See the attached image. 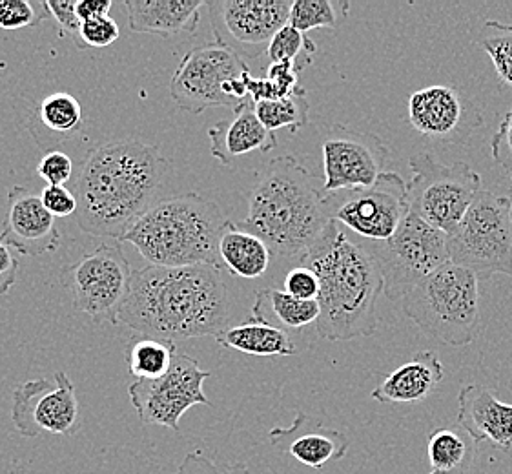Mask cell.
<instances>
[{"label":"cell","mask_w":512,"mask_h":474,"mask_svg":"<svg viewBox=\"0 0 512 474\" xmlns=\"http://www.w3.org/2000/svg\"><path fill=\"white\" fill-rule=\"evenodd\" d=\"M228 290L210 265L135 270L117 323L159 340L217 336L228 321Z\"/></svg>","instance_id":"1"},{"label":"cell","mask_w":512,"mask_h":474,"mask_svg":"<svg viewBox=\"0 0 512 474\" xmlns=\"http://www.w3.org/2000/svg\"><path fill=\"white\" fill-rule=\"evenodd\" d=\"M170 161L141 141H115L92 148L75 183L82 232L121 241L154 207Z\"/></svg>","instance_id":"2"},{"label":"cell","mask_w":512,"mask_h":474,"mask_svg":"<svg viewBox=\"0 0 512 474\" xmlns=\"http://www.w3.org/2000/svg\"><path fill=\"white\" fill-rule=\"evenodd\" d=\"M301 263L319 278V338L350 341L376 332L383 276L359 239H350L332 221L301 256Z\"/></svg>","instance_id":"3"},{"label":"cell","mask_w":512,"mask_h":474,"mask_svg":"<svg viewBox=\"0 0 512 474\" xmlns=\"http://www.w3.org/2000/svg\"><path fill=\"white\" fill-rule=\"evenodd\" d=\"M327 197L323 179L294 155H281L257 174L239 227L261 237L274 256H303L334 221Z\"/></svg>","instance_id":"4"},{"label":"cell","mask_w":512,"mask_h":474,"mask_svg":"<svg viewBox=\"0 0 512 474\" xmlns=\"http://www.w3.org/2000/svg\"><path fill=\"white\" fill-rule=\"evenodd\" d=\"M230 219L216 203L197 194L155 203L121 239L155 267L210 265L223 270L219 241Z\"/></svg>","instance_id":"5"},{"label":"cell","mask_w":512,"mask_h":474,"mask_svg":"<svg viewBox=\"0 0 512 474\" xmlns=\"http://www.w3.org/2000/svg\"><path fill=\"white\" fill-rule=\"evenodd\" d=\"M401 312L423 334L449 347H465L483 330L478 276L447 263L398 301Z\"/></svg>","instance_id":"6"},{"label":"cell","mask_w":512,"mask_h":474,"mask_svg":"<svg viewBox=\"0 0 512 474\" xmlns=\"http://www.w3.org/2000/svg\"><path fill=\"white\" fill-rule=\"evenodd\" d=\"M246 62L225 46L210 42L192 48L179 62L170 81L174 103L188 114H203L208 108H232L245 103Z\"/></svg>","instance_id":"7"},{"label":"cell","mask_w":512,"mask_h":474,"mask_svg":"<svg viewBox=\"0 0 512 474\" xmlns=\"http://www.w3.org/2000/svg\"><path fill=\"white\" fill-rule=\"evenodd\" d=\"M451 263L476 276L512 278V225L509 199L480 190L460 225L447 234Z\"/></svg>","instance_id":"8"},{"label":"cell","mask_w":512,"mask_h":474,"mask_svg":"<svg viewBox=\"0 0 512 474\" xmlns=\"http://www.w3.org/2000/svg\"><path fill=\"white\" fill-rule=\"evenodd\" d=\"M359 241L378 261L383 294L396 303L438 268L451 263L447 234L412 210L387 241Z\"/></svg>","instance_id":"9"},{"label":"cell","mask_w":512,"mask_h":474,"mask_svg":"<svg viewBox=\"0 0 512 474\" xmlns=\"http://www.w3.org/2000/svg\"><path fill=\"white\" fill-rule=\"evenodd\" d=\"M409 166L410 210L432 227L451 234L482 190V176L467 163L443 165L432 154L410 157Z\"/></svg>","instance_id":"10"},{"label":"cell","mask_w":512,"mask_h":474,"mask_svg":"<svg viewBox=\"0 0 512 474\" xmlns=\"http://www.w3.org/2000/svg\"><path fill=\"white\" fill-rule=\"evenodd\" d=\"M330 217L365 241H387L410 212L409 188L396 172H385L367 188L328 194Z\"/></svg>","instance_id":"11"},{"label":"cell","mask_w":512,"mask_h":474,"mask_svg":"<svg viewBox=\"0 0 512 474\" xmlns=\"http://www.w3.org/2000/svg\"><path fill=\"white\" fill-rule=\"evenodd\" d=\"M132 268L119 243L101 245L64 268L62 285L72 294L73 309L95 320L117 323V312L128 296Z\"/></svg>","instance_id":"12"},{"label":"cell","mask_w":512,"mask_h":474,"mask_svg":"<svg viewBox=\"0 0 512 474\" xmlns=\"http://www.w3.org/2000/svg\"><path fill=\"white\" fill-rule=\"evenodd\" d=\"M210 376L195 358L177 354L170 371L157 380H135L128 387V396L143 425L179 431V422L190 407L210 405L203 391Z\"/></svg>","instance_id":"13"},{"label":"cell","mask_w":512,"mask_h":474,"mask_svg":"<svg viewBox=\"0 0 512 474\" xmlns=\"http://www.w3.org/2000/svg\"><path fill=\"white\" fill-rule=\"evenodd\" d=\"M292 0H212L206 2L217 44L243 61L267 53L277 31L290 19Z\"/></svg>","instance_id":"14"},{"label":"cell","mask_w":512,"mask_h":474,"mask_svg":"<svg viewBox=\"0 0 512 474\" xmlns=\"http://www.w3.org/2000/svg\"><path fill=\"white\" fill-rule=\"evenodd\" d=\"M11 422L24 438H39L44 433H77L81 427V405L70 376L59 371L52 378L17 385L13 389Z\"/></svg>","instance_id":"15"},{"label":"cell","mask_w":512,"mask_h":474,"mask_svg":"<svg viewBox=\"0 0 512 474\" xmlns=\"http://www.w3.org/2000/svg\"><path fill=\"white\" fill-rule=\"evenodd\" d=\"M325 192L367 188L385 174L389 146L376 134L359 132L345 124H336L323 141Z\"/></svg>","instance_id":"16"},{"label":"cell","mask_w":512,"mask_h":474,"mask_svg":"<svg viewBox=\"0 0 512 474\" xmlns=\"http://www.w3.org/2000/svg\"><path fill=\"white\" fill-rule=\"evenodd\" d=\"M409 123L432 141L461 145L482 126V114L460 90L436 84L410 95Z\"/></svg>","instance_id":"17"},{"label":"cell","mask_w":512,"mask_h":474,"mask_svg":"<svg viewBox=\"0 0 512 474\" xmlns=\"http://www.w3.org/2000/svg\"><path fill=\"white\" fill-rule=\"evenodd\" d=\"M0 241L22 256H44L59 248L61 234L55 217L42 205L41 196L22 186H13L8 192V212Z\"/></svg>","instance_id":"18"},{"label":"cell","mask_w":512,"mask_h":474,"mask_svg":"<svg viewBox=\"0 0 512 474\" xmlns=\"http://www.w3.org/2000/svg\"><path fill=\"white\" fill-rule=\"evenodd\" d=\"M458 425L476 445L512 449V403L496 398L482 385H467L458 394Z\"/></svg>","instance_id":"19"},{"label":"cell","mask_w":512,"mask_h":474,"mask_svg":"<svg viewBox=\"0 0 512 474\" xmlns=\"http://www.w3.org/2000/svg\"><path fill=\"white\" fill-rule=\"evenodd\" d=\"M268 438L274 447L283 449L299 464L312 469H323L330 462L343 460L350 445L345 434L310 422L305 413H297L288 429H272Z\"/></svg>","instance_id":"20"},{"label":"cell","mask_w":512,"mask_h":474,"mask_svg":"<svg viewBox=\"0 0 512 474\" xmlns=\"http://www.w3.org/2000/svg\"><path fill=\"white\" fill-rule=\"evenodd\" d=\"M210 154L221 165L230 166L237 157L263 152L267 154L277 146V137L265 124L259 121L256 104L250 99L239 104L234 115L208 128Z\"/></svg>","instance_id":"21"},{"label":"cell","mask_w":512,"mask_h":474,"mask_svg":"<svg viewBox=\"0 0 512 474\" xmlns=\"http://www.w3.org/2000/svg\"><path fill=\"white\" fill-rule=\"evenodd\" d=\"M128 26L134 33L159 37L192 35L201 21L205 0H126Z\"/></svg>","instance_id":"22"},{"label":"cell","mask_w":512,"mask_h":474,"mask_svg":"<svg viewBox=\"0 0 512 474\" xmlns=\"http://www.w3.org/2000/svg\"><path fill=\"white\" fill-rule=\"evenodd\" d=\"M443 376L438 354L423 351L389 374L370 396L379 403H420L443 382Z\"/></svg>","instance_id":"23"},{"label":"cell","mask_w":512,"mask_h":474,"mask_svg":"<svg viewBox=\"0 0 512 474\" xmlns=\"http://www.w3.org/2000/svg\"><path fill=\"white\" fill-rule=\"evenodd\" d=\"M219 258L230 274L256 279L270 267L272 252L261 237L230 221L219 241Z\"/></svg>","instance_id":"24"},{"label":"cell","mask_w":512,"mask_h":474,"mask_svg":"<svg viewBox=\"0 0 512 474\" xmlns=\"http://www.w3.org/2000/svg\"><path fill=\"white\" fill-rule=\"evenodd\" d=\"M216 341L230 351L245 352L254 356H294L296 345L288 338L287 330L277 329L263 321L250 320L243 325L226 327Z\"/></svg>","instance_id":"25"},{"label":"cell","mask_w":512,"mask_h":474,"mask_svg":"<svg viewBox=\"0 0 512 474\" xmlns=\"http://www.w3.org/2000/svg\"><path fill=\"white\" fill-rule=\"evenodd\" d=\"M318 301H305L285 290H257L252 307V320L263 321L277 329L299 330L319 320Z\"/></svg>","instance_id":"26"},{"label":"cell","mask_w":512,"mask_h":474,"mask_svg":"<svg viewBox=\"0 0 512 474\" xmlns=\"http://www.w3.org/2000/svg\"><path fill=\"white\" fill-rule=\"evenodd\" d=\"M427 454L432 467L429 474H467L476 456V444L463 431L440 427L429 434Z\"/></svg>","instance_id":"27"},{"label":"cell","mask_w":512,"mask_h":474,"mask_svg":"<svg viewBox=\"0 0 512 474\" xmlns=\"http://www.w3.org/2000/svg\"><path fill=\"white\" fill-rule=\"evenodd\" d=\"M31 117L39 121L42 130L52 135L53 141H64L79 134L84 126V115L79 101L66 92H55L44 97Z\"/></svg>","instance_id":"28"},{"label":"cell","mask_w":512,"mask_h":474,"mask_svg":"<svg viewBox=\"0 0 512 474\" xmlns=\"http://www.w3.org/2000/svg\"><path fill=\"white\" fill-rule=\"evenodd\" d=\"M175 352L174 341L143 336L126 345L124 360L128 372L137 380H157L172 369Z\"/></svg>","instance_id":"29"},{"label":"cell","mask_w":512,"mask_h":474,"mask_svg":"<svg viewBox=\"0 0 512 474\" xmlns=\"http://www.w3.org/2000/svg\"><path fill=\"white\" fill-rule=\"evenodd\" d=\"M347 0H296L288 24L307 35L310 30H334L349 17Z\"/></svg>","instance_id":"30"},{"label":"cell","mask_w":512,"mask_h":474,"mask_svg":"<svg viewBox=\"0 0 512 474\" xmlns=\"http://www.w3.org/2000/svg\"><path fill=\"white\" fill-rule=\"evenodd\" d=\"M256 114L270 132L276 134L277 130L288 128L292 134H296L297 130H301L308 123L310 104L307 90L299 86L296 93L285 99L256 103Z\"/></svg>","instance_id":"31"},{"label":"cell","mask_w":512,"mask_h":474,"mask_svg":"<svg viewBox=\"0 0 512 474\" xmlns=\"http://www.w3.org/2000/svg\"><path fill=\"white\" fill-rule=\"evenodd\" d=\"M476 42L491 57L498 77L512 88V24L487 21Z\"/></svg>","instance_id":"32"},{"label":"cell","mask_w":512,"mask_h":474,"mask_svg":"<svg viewBox=\"0 0 512 474\" xmlns=\"http://www.w3.org/2000/svg\"><path fill=\"white\" fill-rule=\"evenodd\" d=\"M314 53H316L314 41H310L308 35L292 28L290 24L277 31L267 50L270 62H292L297 72L305 70L312 64Z\"/></svg>","instance_id":"33"},{"label":"cell","mask_w":512,"mask_h":474,"mask_svg":"<svg viewBox=\"0 0 512 474\" xmlns=\"http://www.w3.org/2000/svg\"><path fill=\"white\" fill-rule=\"evenodd\" d=\"M50 17L44 0L33 4L28 0H0V28L2 30H22L37 26Z\"/></svg>","instance_id":"34"},{"label":"cell","mask_w":512,"mask_h":474,"mask_svg":"<svg viewBox=\"0 0 512 474\" xmlns=\"http://www.w3.org/2000/svg\"><path fill=\"white\" fill-rule=\"evenodd\" d=\"M119 35H121L119 24L108 15V17H101V19L82 22L79 42L82 46H88V48H108L119 39Z\"/></svg>","instance_id":"35"},{"label":"cell","mask_w":512,"mask_h":474,"mask_svg":"<svg viewBox=\"0 0 512 474\" xmlns=\"http://www.w3.org/2000/svg\"><path fill=\"white\" fill-rule=\"evenodd\" d=\"M174 474H250L245 464H217L203 451H194L185 456Z\"/></svg>","instance_id":"36"},{"label":"cell","mask_w":512,"mask_h":474,"mask_svg":"<svg viewBox=\"0 0 512 474\" xmlns=\"http://www.w3.org/2000/svg\"><path fill=\"white\" fill-rule=\"evenodd\" d=\"M37 174L48 186H64L73 176V161L61 150H52L44 155L37 166Z\"/></svg>","instance_id":"37"},{"label":"cell","mask_w":512,"mask_h":474,"mask_svg":"<svg viewBox=\"0 0 512 474\" xmlns=\"http://www.w3.org/2000/svg\"><path fill=\"white\" fill-rule=\"evenodd\" d=\"M283 290L297 299L305 301H318L319 278L318 274L308 267L292 268L285 276Z\"/></svg>","instance_id":"38"},{"label":"cell","mask_w":512,"mask_h":474,"mask_svg":"<svg viewBox=\"0 0 512 474\" xmlns=\"http://www.w3.org/2000/svg\"><path fill=\"white\" fill-rule=\"evenodd\" d=\"M41 201L44 208L55 219L75 216L77 214V197L66 186H46L42 188Z\"/></svg>","instance_id":"39"},{"label":"cell","mask_w":512,"mask_h":474,"mask_svg":"<svg viewBox=\"0 0 512 474\" xmlns=\"http://www.w3.org/2000/svg\"><path fill=\"white\" fill-rule=\"evenodd\" d=\"M491 155L512 176V108L503 115L502 123L492 135Z\"/></svg>","instance_id":"40"},{"label":"cell","mask_w":512,"mask_h":474,"mask_svg":"<svg viewBox=\"0 0 512 474\" xmlns=\"http://www.w3.org/2000/svg\"><path fill=\"white\" fill-rule=\"evenodd\" d=\"M77 2L79 0H44L46 10L61 24L62 30L79 39L82 22L77 15Z\"/></svg>","instance_id":"41"},{"label":"cell","mask_w":512,"mask_h":474,"mask_svg":"<svg viewBox=\"0 0 512 474\" xmlns=\"http://www.w3.org/2000/svg\"><path fill=\"white\" fill-rule=\"evenodd\" d=\"M267 79L281 86L287 93L297 92L299 88V72L292 62H270L267 70Z\"/></svg>","instance_id":"42"},{"label":"cell","mask_w":512,"mask_h":474,"mask_svg":"<svg viewBox=\"0 0 512 474\" xmlns=\"http://www.w3.org/2000/svg\"><path fill=\"white\" fill-rule=\"evenodd\" d=\"M17 274H19V261L13 256L11 248L0 241V296L8 294L15 287Z\"/></svg>","instance_id":"43"},{"label":"cell","mask_w":512,"mask_h":474,"mask_svg":"<svg viewBox=\"0 0 512 474\" xmlns=\"http://www.w3.org/2000/svg\"><path fill=\"white\" fill-rule=\"evenodd\" d=\"M112 6V0H79L77 2V15H79L81 22L101 19V17L110 15Z\"/></svg>","instance_id":"44"},{"label":"cell","mask_w":512,"mask_h":474,"mask_svg":"<svg viewBox=\"0 0 512 474\" xmlns=\"http://www.w3.org/2000/svg\"><path fill=\"white\" fill-rule=\"evenodd\" d=\"M509 199V217H511V225H512V176H511V196L507 197Z\"/></svg>","instance_id":"45"}]
</instances>
